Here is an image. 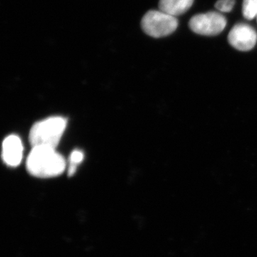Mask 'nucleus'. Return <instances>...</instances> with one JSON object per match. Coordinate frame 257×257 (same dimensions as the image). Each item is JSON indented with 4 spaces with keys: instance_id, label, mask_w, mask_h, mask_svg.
<instances>
[{
    "instance_id": "nucleus-3",
    "label": "nucleus",
    "mask_w": 257,
    "mask_h": 257,
    "mask_svg": "<svg viewBox=\"0 0 257 257\" xmlns=\"http://www.w3.org/2000/svg\"><path fill=\"white\" fill-rule=\"evenodd\" d=\"M141 25L147 35L160 38L173 33L178 27V20L161 10H151L143 17Z\"/></svg>"
},
{
    "instance_id": "nucleus-1",
    "label": "nucleus",
    "mask_w": 257,
    "mask_h": 257,
    "mask_svg": "<svg viewBox=\"0 0 257 257\" xmlns=\"http://www.w3.org/2000/svg\"><path fill=\"white\" fill-rule=\"evenodd\" d=\"M27 170L30 175L39 178H50L62 175L67 167L63 157L56 149L34 147L27 159Z\"/></svg>"
},
{
    "instance_id": "nucleus-10",
    "label": "nucleus",
    "mask_w": 257,
    "mask_h": 257,
    "mask_svg": "<svg viewBox=\"0 0 257 257\" xmlns=\"http://www.w3.org/2000/svg\"><path fill=\"white\" fill-rule=\"evenodd\" d=\"M235 0H218L215 4L216 9L223 13H229L232 10Z\"/></svg>"
},
{
    "instance_id": "nucleus-6",
    "label": "nucleus",
    "mask_w": 257,
    "mask_h": 257,
    "mask_svg": "<svg viewBox=\"0 0 257 257\" xmlns=\"http://www.w3.org/2000/svg\"><path fill=\"white\" fill-rule=\"evenodd\" d=\"M23 142L18 135H11L5 139L2 157L7 165L12 167L20 165L23 160Z\"/></svg>"
},
{
    "instance_id": "nucleus-7",
    "label": "nucleus",
    "mask_w": 257,
    "mask_h": 257,
    "mask_svg": "<svg viewBox=\"0 0 257 257\" xmlns=\"http://www.w3.org/2000/svg\"><path fill=\"white\" fill-rule=\"evenodd\" d=\"M194 3V0H160L159 8L161 11L176 17L185 13Z\"/></svg>"
},
{
    "instance_id": "nucleus-4",
    "label": "nucleus",
    "mask_w": 257,
    "mask_h": 257,
    "mask_svg": "<svg viewBox=\"0 0 257 257\" xmlns=\"http://www.w3.org/2000/svg\"><path fill=\"white\" fill-rule=\"evenodd\" d=\"M226 25V18L215 12L195 15L189 23V28L193 32L205 36L219 35L224 30Z\"/></svg>"
},
{
    "instance_id": "nucleus-5",
    "label": "nucleus",
    "mask_w": 257,
    "mask_h": 257,
    "mask_svg": "<svg viewBox=\"0 0 257 257\" xmlns=\"http://www.w3.org/2000/svg\"><path fill=\"white\" fill-rule=\"evenodd\" d=\"M228 42L236 50L241 52L251 50L257 42L256 30L246 24H237L230 31Z\"/></svg>"
},
{
    "instance_id": "nucleus-9",
    "label": "nucleus",
    "mask_w": 257,
    "mask_h": 257,
    "mask_svg": "<svg viewBox=\"0 0 257 257\" xmlns=\"http://www.w3.org/2000/svg\"><path fill=\"white\" fill-rule=\"evenodd\" d=\"M243 17L248 20L256 18L257 14V0H243L242 7Z\"/></svg>"
},
{
    "instance_id": "nucleus-8",
    "label": "nucleus",
    "mask_w": 257,
    "mask_h": 257,
    "mask_svg": "<svg viewBox=\"0 0 257 257\" xmlns=\"http://www.w3.org/2000/svg\"><path fill=\"white\" fill-rule=\"evenodd\" d=\"M84 155L82 151L79 150H74L69 157L68 175L72 176L75 174L77 167L84 160Z\"/></svg>"
},
{
    "instance_id": "nucleus-2",
    "label": "nucleus",
    "mask_w": 257,
    "mask_h": 257,
    "mask_svg": "<svg viewBox=\"0 0 257 257\" xmlns=\"http://www.w3.org/2000/svg\"><path fill=\"white\" fill-rule=\"evenodd\" d=\"M67 120L62 116H51L35 123L30 130V143L34 147L56 149L67 127Z\"/></svg>"
},
{
    "instance_id": "nucleus-11",
    "label": "nucleus",
    "mask_w": 257,
    "mask_h": 257,
    "mask_svg": "<svg viewBox=\"0 0 257 257\" xmlns=\"http://www.w3.org/2000/svg\"><path fill=\"white\" fill-rule=\"evenodd\" d=\"M256 19H257V14H256Z\"/></svg>"
}]
</instances>
